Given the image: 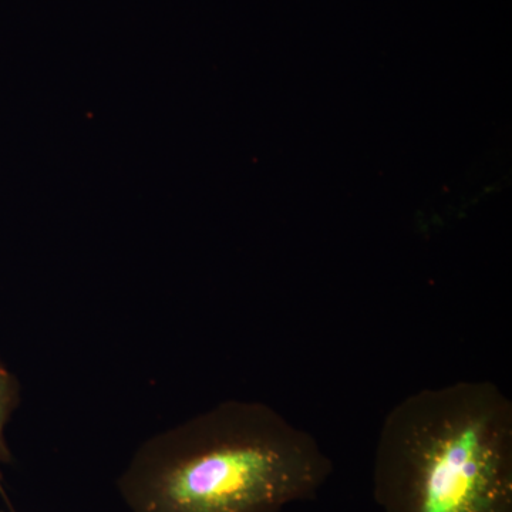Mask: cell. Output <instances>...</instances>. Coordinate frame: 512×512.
<instances>
[{
  "label": "cell",
  "instance_id": "6da1fadb",
  "mask_svg": "<svg viewBox=\"0 0 512 512\" xmlns=\"http://www.w3.org/2000/svg\"><path fill=\"white\" fill-rule=\"evenodd\" d=\"M332 471L308 431L268 404L227 400L141 444L117 487L131 512H282Z\"/></svg>",
  "mask_w": 512,
  "mask_h": 512
},
{
  "label": "cell",
  "instance_id": "7a4b0ae2",
  "mask_svg": "<svg viewBox=\"0 0 512 512\" xmlns=\"http://www.w3.org/2000/svg\"><path fill=\"white\" fill-rule=\"evenodd\" d=\"M373 494L382 512H512V403L497 384L410 394L380 430Z\"/></svg>",
  "mask_w": 512,
  "mask_h": 512
},
{
  "label": "cell",
  "instance_id": "3957f363",
  "mask_svg": "<svg viewBox=\"0 0 512 512\" xmlns=\"http://www.w3.org/2000/svg\"><path fill=\"white\" fill-rule=\"evenodd\" d=\"M19 402L20 386L18 379L3 366V363H0V467L12 461V454H10L8 443L5 440V429ZM2 481V471H0V494L6 498Z\"/></svg>",
  "mask_w": 512,
  "mask_h": 512
}]
</instances>
